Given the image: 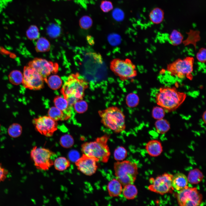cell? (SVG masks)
Returning <instances> with one entry per match:
<instances>
[{
	"label": "cell",
	"instance_id": "ba28073f",
	"mask_svg": "<svg viewBox=\"0 0 206 206\" xmlns=\"http://www.w3.org/2000/svg\"><path fill=\"white\" fill-rule=\"evenodd\" d=\"M55 153L44 148L34 146L31 151L30 157L37 169L44 171L48 170L54 165L53 157Z\"/></svg>",
	"mask_w": 206,
	"mask_h": 206
},
{
	"label": "cell",
	"instance_id": "d4e9b609",
	"mask_svg": "<svg viewBox=\"0 0 206 206\" xmlns=\"http://www.w3.org/2000/svg\"><path fill=\"white\" fill-rule=\"evenodd\" d=\"M169 41L174 46H177L183 43L184 37L182 33L176 29L172 30L169 36Z\"/></svg>",
	"mask_w": 206,
	"mask_h": 206
},
{
	"label": "cell",
	"instance_id": "f1b7e54d",
	"mask_svg": "<svg viewBox=\"0 0 206 206\" xmlns=\"http://www.w3.org/2000/svg\"><path fill=\"white\" fill-rule=\"evenodd\" d=\"M10 82L14 85H19L22 83L23 75L21 72L17 70L11 72L9 76Z\"/></svg>",
	"mask_w": 206,
	"mask_h": 206
},
{
	"label": "cell",
	"instance_id": "7c38bea8",
	"mask_svg": "<svg viewBox=\"0 0 206 206\" xmlns=\"http://www.w3.org/2000/svg\"><path fill=\"white\" fill-rule=\"evenodd\" d=\"M28 65L35 69L42 76L45 82L48 76L51 74L57 73L58 70L57 63L41 58H35L30 61Z\"/></svg>",
	"mask_w": 206,
	"mask_h": 206
},
{
	"label": "cell",
	"instance_id": "bcb514c9",
	"mask_svg": "<svg viewBox=\"0 0 206 206\" xmlns=\"http://www.w3.org/2000/svg\"><path fill=\"white\" fill-rule=\"evenodd\" d=\"M206 111H205L203 112L202 116L203 120L205 123H206Z\"/></svg>",
	"mask_w": 206,
	"mask_h": 206
},
{
	"label": "cell",
	"instance_id": "52a82bcc",
	"mask_svg": "<svg viewBox=\"0 0 206 206\" xmlns=\"http://www.w3.org/2000/svg\"><path fill=\"white\" fill-rule=\"evenodd\" d=\"M111 71L122 81L133 79L137 75L135 65L128 59L115 58L110 63Z\"/></svg>",
	"mask_w": 206,
	"mask_h": 206
},
{
	"label": "cell",
	"instance_id": "44dd1931",
	"mask_svg": "<svg viewBox=\"0 0 206 206\" xmlns=\"http://www.w3.org/2000/svg\"><path fill=\"white\" fill-rule=\"evenodd\" d=\"M122 189V193L124 197L128 200L133 199L137 195L138 191L137 187L133 184L126 185Z\"/></svg>",
	"mask_w": 206,
	"mask_h": 206
},
{
	"label": "cell",
	"instance_id": "cb8c5ba5",
	"mask_svg": "<svg viewBox=\"0 0 206 206\" xmlns=\"http://www.w3.org/2000/svg\"><path fill=\"white\" fill-rule=\"evenodd\" d=\"M154 125L157 132L160 134H163L166 133L170 128L169 122L163 118L157 120Z\"/></svg>",
	"mask_w": 206,
	"mask_h": 206
},
{
	"label": "cell",
	"instance_id": "2e32d148",
	"mask_svg": "<svg viewBox=\"0 0 206 206\" xmlns=\"http://www.w3.org/2000/svg\"><path fill=\"white\" fill-rule=\"evenodd\" d=\"M187 177L182 173H177L173 176L171 184L173 188L179 191L188 187Z\"/></svg>",
	"mask_w": 206,
	"mask_h": 206
},
{
	"label": "cell",
	"instance_id": "484cf974",
	"mask_svg": "<svg viewBox=\"0 0 206 206\" xmlns=\"http://www.w3.org/2000/svg\"><path fill=\"white\" fill-rule=\"evenodd\" d=\"M54 165L55 169L60 171L66 169L70 165L69 160L64 157H59L54 161Z\"/></svg>",
	"mask_w": 206,
	"mask_h": 206
},
{
	"label": "cell",
	"instance_id": "30bf717a",
	"mask_svg": "<svg viewBox=\"0 0 206 206\" xmlns=\"http://www.w3.org/2000/svg\"><path fill=\"white\" fill-rule=\"evenodd\" d=\"M23 71L22 83L25 88L37 90L43 87V78L35 69L28 65L24 67Z\"/></svg>",
	"mask_w": 206,
	"mask_h": 206
},
{
	"label": "cell",
	"instance_id": "d6a6232c",
	"mask_svg": "<svg viewBox=\"0 0 206 206\" xmlns=\"http://www.w3.org/2000/svg\"><path fill=\"white\" fill-rule=\"evenodd\" d=\"M127 152L123 147L119 146L115 149L114 152V159L117 161H123L127 156Z\"/></svg>",
	"mask_w": 206,
	"mask_h": 206
},
{
	"label": "cell",
	"instance_id": "ffe728a7",
	"mask_svg": "<svg viewBox=\"0 0 206 206\" xmlns=\"http://www.w3.org/2000/svg\"><path fill=\"white\" fill-rule=\"evenodd\" d=\"M165 13L161 8L156 7L150 12L149 17L150 21L153 24H159L161 23L164 18Z\"/></svg>",
	"mask_w": 206,
	"mask_h": 206
},
{
	"label": "cell",
	"instance_id": "e0dca14e",
	"mask_svg": "<svg viewBox=\"0 0 206 206\" xmlns=\"http://www.w3.org/2000/svg\"><path fill=\"white\" fill-rule=\"evenodd\" d=\"M145 148L148 154L152 157L159 156L163 151V147L161 142L156 139L149 141L146 144Z\"/></svg>",
	"mask_w": 206,
	"mask_h": 206
},
{
	"label": "cell",
	"instance_id": "6da1fadb",
	"mask_svg": "<svg viewBox=\"0 0 206 206\" xmlns=\"http://www.w3.org/2000/svg\"><path fill=\"white\" fill-rule=\"evenodd\" d=\"M88 86V82L79 73L72 74L64 84L61 92L69 104L73 106L77 101L82 99Z\"/></svg>",
	"mask_w": 206,
	"mask_h": 206
},
{
	"label": "cell",
	"instance_id": "4dcf8cb0",
	"mask_svg": "<svg viewBox=\"0 0 206 206\" xmlns=\"http://www.w3.org/2000/svg\"><path fill=\"white\" fill-rule=\"evenodd\" d=\"M61 31V28L60 26L55 23L50 24L47 29L48 35L52 38H55L59 36L60 34Z\"/></svg>",
	"mask_w": 206,
	"mask_h": 206
},
{
	"label": "cell",
	"instance_id": "d590c367",
	"mask_svg": "<svg viewBox=\"0 0 206 206\" xmlns=\"http://www.w3.org/2000/svg\"><path fill=\"white\" fill-rule=\"evenodd\" d=\"M60 143L63 147L68 148L72 147L74 144V140L72 137L69 134L63 136L60 138Z\"/></svg>",
	"mask_w": 206,
	"mask_h": 206
},
{
	"label": "cell",
	"instance_id": "b9f144b4",
	"mask_svg": "<svg viewBox=\"0 0 206 206\" xmlns=\"http://www.w3.org/2000/svg\"><path fill=\"white\" fill-rule=\"evenodd\" d=\"M108 40L110 43L115 45H117L120 43L121 38L118 34L112 33L109 35Z\"/></svg>",
	"mask_w": 206,
	"mask_h": 206
},
{
	"label": "cell",
	"instance_id": "f35d334b",
	"mask_svg": "<svg viewBox=\"0 0 206 206\" xmlns=\"http://www.w3.org/2000/svg\"><path fill=\"white\" fill-rule=\"evenodd\" d=\"M112 15L113 18L118 21H122L124 18V15L123 11L118 8L114 9L112 11Z\"/></svg>",
	"mask_w": 206,
	"mask_h": 206
},
{
	"label": "cell",
	"instance_id": "d6986e66",
	"mask_svg": "<svg viewBox=\"0 0 206 206\" xmlns=\"http://www.w3.org/2000/svg\"><path fill=\"white\" fill-rule=\"evenodd\" d=\"M186 33L187 37L185 39L183 40L182 43L185 46L192 45L196 49L197 43L201 39L199 31L191 29Z\"/></svg>",
	"mask_w": 206,
	"mask_h": 206
},
{
	"label": "cell",
	"instance_id": "1f68e13d",
	"mask_svg": "<svg viewBox=\"0 0 206 206\" xmlns=\"http://www.w3.org/2000/svg\"><path fill=\"white\" fill-rule=\"evenodd\" d=\"M126 103L129 107L133 108L137 106L139 102V98L137 94L131 93L128 94L126 98Z\"/></svg>",
	"mask_w": 206,
	"mask_h": 206
},
{
	"label": "cell",
	"instance_id": "8fae6325",
	"mask_svg": "<svg viewBox=\"0 0 206 206\" xmlns=\"http://www.w3.org/2000/svg\"><path fill=\"white\" fill-rule=\"evenodd\" d=\"M173 175L165 173L155 178H151L149 180L150 185L148 190L151 191L161 195L169 192L172 188V179Z\"/></svg>",
	"mask_w": 206,
	"mask_h": 206
},
{
	"label": "cell",
	"instance_id": "ab89813d",
	"mask_svg": "<svg viewBox=\"0 0 206 206\" xmlns=\"http://www.w3.org/2000/svg\"><path fill=\"white\" fill-rule=\"evenodd\" d=\"M100 7L102 11L105 13L108 12L113 9L112 2L104 0L101 1Z\"/></svg>",
	"mask_w": 206,
	"mask_h": 206
},
{
	"label": "cell",
	"instance_id": "74e56055",
	"mask_svg": "<svg viewBox=\"0 0 206 206\" xmlns=\"http://www.w3.org/2000/svg\"><path fill=\"white\" fill-rule=\"evenodd\" d=\"M76 111L80 113H82L86 111L88 108V105L86 102L84 100H78L74 105Z\"/></svg>",
	"mask_w": 206,
	"mask_h": 206
},
{
	"label": "cell",
	"instance_id": "83f0119b",
	"mask_svg": "<svg viewBox=\"0 0 206 206\" xmlns=\"http://www.w3.org/2000/svg\"><path fill=\"white\" fill-rule=\"evenodd\" d=\"M50 44L49 41L44 37H41L37 40L35 49L37 52H45L50 50Z\"/></svg>",
	"mask_w": 206,
	"mask_h": 206
},
{
	"label": "cell",
	"instance_id": "277c9868",
	"mask_svg": "<svg viewBox=\"0 0 206 206\" xmlns=\"http://www.w3.org/2000/svg\"><path fill=\"white\" fill-rule=\"evenodd\" d=\"M101 122L106 127L116 133L126 128L125 116L122 110L115 106H110L98 111Z\"/></svg>",
	"mask_w": 206,
	"mask_h": 206
},
{
	"label": "cell",
	"instance_id": "8d00e7d4",
	"mask_svg": "<svg viewBox=\"0 0 206 206\" xmlns=\"http://www.w3.org/2000/svg\"><path fill=\"white\" fill-rule=\"evenodd\" d=\"M165 110L159 106L154 107L152 112V117L157 120L163 118L165 116Z\"/></svg>",
	"mask_w": 206,
	"mask_h": 206
},
{
	"label": "cell",
	"instance_id": "ee69618b",
	"mask_svg": "<svg viewBox=\"0 0 206 206\" xmlns=\"http://www.w3.org/2000/svg\"><path fill=\"white\" fill-rule=\"evenodd\" d=\"M8 173V171L3 167L0 163V183L5 180Z\"/></svg>",
	"mask_w": 206,
	"mask_h": 206
},
{
	"label": "cell",
	"instance_id": "f6af8a7d",
	"mask_svg": "<svg viewBox=\"0 0 206 206\" xmlns=\"http://www.w3.org/2000/svg\"><path fill=\"white\" fill-rule=\"evenodd\" d=\"M87 39L88 42L90 45H92L94 43V41L93 37L90 35H88L87 36Z\"/></svg>",
	"mask_w": 206,
	"mask_h": 206
},
{
	"label": "cell",
	"instance_id": "7402d4cb",
	"mask_svg": "<svg viewBox=\"0 0 206 206\" xmlns=\"http://www.w3.org/2000/svg\"><path fill=\"white\" fill-rule=\"evenodd\" d=\"M203 175L199 169H195L191 171L187 177L189 182L192 184H197L203 179Z\"/></svg>",
	"mask_w": 206,
	"mask_h": 206
},
{
	"label": "cell",
	"instance_id": "e575fe53",
	"mask_svg": "<svg viewBox=\"0 0 206 206\" xmlns=\"http://www.w3.org/2000/svg\"><path fill=\"white\" fill-rule=\"evenodd\" d=\"M93 21L89 16L85 15L82 17L79 21V25L81 28L84 29H88L92 25Z\"/></svg>",
	"mask_w": 206,
	"mask_h": 206
},
{
	"label": "cell",
	"instance_id": "ac0fdd59",
	"mask_svg": "<svg viewBox=\"0 0 206 206\" xmlns=\"http://www.w3.org/2000/svg\"><path fill=\"white\" fill-rule=\"evenodd\" d=\"M107 189L109 195L112 197H117L122 192V185L117 179H114L108 183Z\"/></svg>",
	"mask_w": 206,
	"mask_h": 206
},
{
	"label": "cell",
	"instance_id": "9a60e30c",
	"mask_svg": "<svg viewBox=\"0 0 206 206\" xmlns=\"http://www.w3.org/2000/svg\"><path fill=\"white\" fill-rule=\"evenodd\" d=\"M54 102L55 106L62 111L69 118L73 117L74 115L73 106L69 104L67 100L63 96H56L54 99Z\"/></svg>",
	"mask_w": 206,
	"mask_h": 206
},
{
	"label": "cell",
	"instance_id": "60d3db41",
	"mask_svg": "<svg viewBox=\"0 0 206 206\" xmlns=\"http://www.w3.org/2000/svg\"><path fill=\"white\" fill-rule=\"evenodd\" d=\"M206 49L205 48H201L197 52L196 57L198 61L201 63H204L206 62Z\"/></svg>",
	"mask_w": 206,
	"mask_h": 206
},
{
	"label": "cell",
	"instance_id": "836d02e7",
	"mask_svg": "<svg viewBox=\"0 0 206 206\" xmlns=\"http://www.w3.org/2000/svg\"><path fill=\"white\" fill-rule=\"evenodd\" d=\"M26 35L30 40H35L39 36V32L38 27L35 25H30L26 31Z\"/></svg>",
	"mask_w": 206,
	"mask_h": 206
},
{
	"label": "cell",
	"instance_id": "4fadbf2b",
	"mask_svg": "<svg viewBox=\"0 0 206 206\" xmlns=\"http://www.w3.org/2000/svg\"><path fill=\"white\" fill-rule=\"evenodd\" d=\"M33 123L37 131L47 137L52 136L57 129L56 121L49 116H43L35 118Z\"/></svg>",
	"mask_w": 206,
	"mask_h": 206
},
{
	"label": "cell",
	"instance_id": "f546056e",
	"mask_svg": "<svg viewBox=\"0 0 206 206\" xmlns=\"http://www.w3.org/2000/svg\"><path fill=\"white\" fill-rule=\"evenodd\" d=\"M22 128L21 126L17 123H14L10 125L8 129V133L11 137L16 138L19 136L21 134Z\"/></svg>",
	"mask_w": 206,
	"mask_h": 206
},
{
	"label": "cell",
	"instance_id": "4316f807",
	"mask_svg": "<svg viewBox=\"0 0 206 206\" xmlns=\"http://www.w3.org/2000/svg\"><path fill=\"white\" fill-rule=\"evenodd\" d=\"M45 82L49 87L54 90L59 88L62 84V81L61 78L55 74L51 75L48 78H47Z\"/></svg>",
	"mask_w": 206,
	"mask_h": 206
},
{
	"label": "cell",
	"instance_id": "7a4b0ae2",
	"mask_svg": "<svg viewBox=\"0 0 206 206\" xmlns=\"http://www.w3.org/2000/svg\"><path fill=\"white\" fill-rule=\"evenodd\" d=\"M186 94L178 91L175 87L167 86L161 87L155 94V101L165 111L171 112L177 109L184 102Z\"/></svg>",
	"mask_w": 206,
	"mask_h": 206
},
{
	"label": "cell",
	"instance_id": "5b68a950",
	"mask_svg": "<svg viewBox=\"0 0 206 206\" xmlns=\"http://www.w3.org/2000/svg\"><path fill=\"white\" fill-rule=\"evenodd\" d=\"M115 175L122 185L133 184L138 174L137 164L128 160L117 161L114 164Z\"/></svg>",
	"mask_w": 206,
	"mask_h": 206
},
{
	"label": "cell",
	"instance_id": "3957f363",
	"mask_svg": "<svg viewBox=\"0 0 206 206\" xmlns=\"http://www.w3.org/2000/svg\"><path fill=\"white\" fill-rule=\"evenodd\" d=\"M109 137L105 134L97 138L94 141L84 143L81 146L83 154L95 158L102 162L107 163L110 155L107 144Z\"/></svg>",
	"mask_w": 206,
	"mask_h": 206
},
{
	"label": "cell",
	"instance_id": "7dc6e473",
	"mask_svg": "<svg viewBox=\"0 0 206 206\" xmlns=\"http://www.w3.org/2000/svg\"></svg>",
	"mask_w": 206,
	"mask_h": 206
},
{
	"label": "cell",
	"instance_id": "603a6c76",
	"mask_svg": "<svg viewBox=\"0 0 206 206\" xmlns=\"http://www.w3.org/2000/svg\"><path fill=\"white\" fill-rule=\"evenodd\" d=\"M49 116L55 121L64 120L69 118L62 111L56 106L50 108L48 111Z\"/></svg>",
	"mask_w": 206,
	"mask_h": 206
},
{
	"label": "cell",
	"instance_id": "5bb4252c",
	"mask_svg": "<svg viewBox=\"0 0 206 206\" xmlns=\"http://www.w3.org/2000/svg\"><path fill=\"white\" fill-rule=\"evenodd\" d=\"M99 161L95 158L83 154L75 163L78 170L86 175L91 176L96 172L98 167L97 163Z\"/></svg>",
	"mask_w": 206,
	"mask_h": 206
},
{
	"label": "cell",
	"instance_id": "8992f818",
	"mask_svg": "<svg viewBox=\"0 0 206 206\" xmlns=\"http://www.w3.org/2000/svg\"><path fill=\"white\" fill-rule=\"evenodd\" d=\"M194 58L188 56L178 59L167 65V72L172 76L180 79H192Z\"/></svg>",
	"mask_w": 206,
	"mask_h": 206
},
{
	"label": "cell",
	"instance_id": "7bdbcfd3",
	"mask_svg": "<svg viewBox=\"0 0 206 206\" xmlns=\"http://www.w3.org/2000/svg\"><path fill=\"white\" fill-rule=\"evenodd\" d=\"M68 157L72 161L75 162L80 158L79 153L76 150H72L69 153Z\"/></svg>",
	"mask_w": 206,
	"mask_h": 206
},
{
	"label": "cell",
	"instance_id": "9c48e42d",
	"mask_svg": "<svg viewBox=\"0 0 206 206\" xmlns=\"http://www.w3.org/2000/svg\"><path fill=\"white\" fill-rule=\"evenodd\" d=\"M202 195L196 187H187L178 191L177 199L181 206L200 205L202 201Z\"/></svg>",
	"mask_w": 206,
	"mask_h": 206
}]
</instances>
